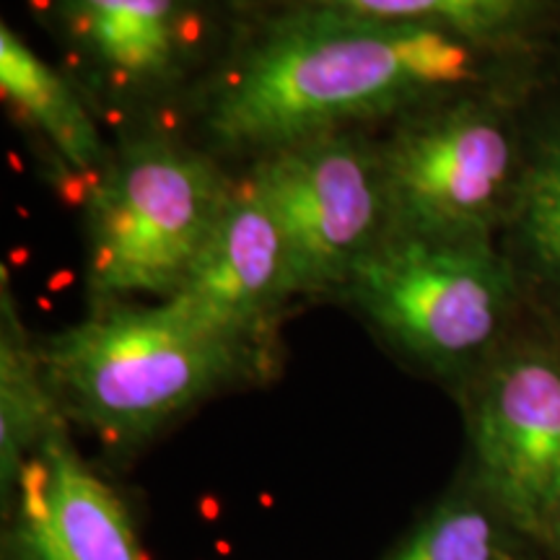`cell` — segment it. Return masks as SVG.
<instances>
[{
	"mask_svg": "<svg viewBox=\"0 0 560 560\" xmlns=\"http://www.w3.org/2000/svg\"><path fill=\"white\" fill-rule=\"evenodd\" d=\"M0 86L68 166L94 174V179L107 170V151L86 104L66 75L47 66L9 26L0 32Z\"/></svg>",
	"mask_w": 560,
	"mask_h": 560,
	"instance_id": "cell-11",
	"label": "cell"
},
{
	"mask_svg": "<svg viewBox=\"0 0 560 560\" xmlns=\"http://www.w3.org/2000/svg\"><path fill=\"white\" fill-rule=\"evenodd\" d=\"M392 24L436 26L478 45L516 37L535 19L540 0H280Z\"/></svg>",
	"mask_w": 560,
	"mask_h": 560,
	"instance_id": "cell-13",
	"label": "cell"
},
{
	"mask_svg": "<svg viewBox=\"0 0 560 560\" xmlns=\"http://www.w3.org/2000/svg\"><path fill=\"white\" fill-rule=\"evenodd\" d=\"M470 436L482 499L548 542L560 516V363L537 350L495 363L475 395Z\"/></svg>",
	"mask_w": 560,
	"mask_h": 560,
	"instance_id": "cell-7",
	"label": "cell"
},
{
	"mask_svg": "<svg viewBox=\"0 0 560 560\" xmlns=\"http://www.w3.org/2000/svg\"><path fill=\"white\" fill-rule=\"evenodd\" d=\"M50 16L109 100H140L174 86L202 37L192 0H50Z\"/></svg>",
	"mask_w": 560,
	"mask_h": 560,
	"instance_id": "cell-10",
	"label": "cell"
},
{
	"mask_svg": "<svg viewBox=\"0 0 560 560\" xmlns=\"http://www.w3.org/2000/svg\"><path fill=\"white\" fill-rule=\"evenodd\" d=\"M552 548H558L560 550V516H558V522H556V529H552V535H550V540H548Z\"/></svg>",
	"mask_w": 560,
	"mask_h": 560,
	"instance_id": "cell-16",
	"label": "cell"
},
{
	"mask_svg": "<svg viewBox=\"0 0 560 560\" xmlns=\"http://www.w3.org/2000/svg\"><path fill=\"white\" fill-rule=\"evenodd\" d=\"M522 229L529 249L560 283V136L542 145L522 185Z\"/></svg>",
	"mask_w": 560,
	"mask_h": 560,
	"instance_id": "cell-15",
	"label": "cell"
},
{
	"mask_svg": "<svg viewBox=\"0 0 560 560\" xmlns=\"http://www.w3.org/2000/svg\"><path fill=\"white\" fill-rule=\"evenodd\" d=\"M475 75V45L420 24L280 5L231 62L208 109L221 145L276 151L423 107Z\"/></svg>",
	"mask_w": 560,
	"mask_h": 560,
	"instance_id": "cell-1",
	"label": "cell"
},
{
	"mask_svg": "<svg viewBox=\"0 0 560 560\" xmlns=\"http://www.w3.org/2000/svg\"><path fill=\"white\" fill-rule=\"evenodd\" d=\"M55 392L47 382L39 346L21 327L16 306L3 296L0 327V493H11L21 470L50 441L66 431Z\"/></svg>",
	"mask_w": 560,
	"mask_h": 560,
	"instance_id": "cell-12",
	"label": "cell"
},
{
	"mask_svg": "<svg viewBox=\"0 0 560 560\" xmlns=\"http://www.w3.org/2000/svg\"><path fill=\"white\" fill-rule=\"evenodd\" d=\"M291 296L296 291L283 234L247 174L231 185L219 221L172 301L231 338L272 350L278 312Z\"/></svg>",
	"mask_w": 560,
	"mask_h": 560,
	"instance_id": "cell-8",
	"label": "cell"
},
{
	"mask_svg": "<svg viewBox=\"0 0 560 560\" xmlns=\"http://www.w3.org/2000/svg\"><path fill=\"white\" fill-rule=\"evenodd\" d=\"M249 174L283 234L296 296L346 289L389 234L382 153L346 130L262 153Z\"/></svg>",
	"mask_w": 560,
	"mask_h": 560,
	"instance_id": "cell-5",
	"label": "cell"
},
{
	"mask_svg": "<svg viewBox=\"0 0 560 560\" xmlns=\"http://www.w3.org/2000/svg\"><path fill=\"white\" fill-rule=\"evenodd\" d=\"M380 153L389 234L486 242L514 172V140L493 112L452 104L412 115Z\"/></svg>",
	"mask_w": 560,
	"mask_h": 560,
	"instance_id": "cell-6",
	"label": "cell"
},
{
	"mask_svg": "<svg viewBox=\"0 0 560 560\" xmlns=\"http://www.w3.org/2000/svg\"><path fill=\"white\" fill-rule=\"evenodd\" d=\"M503 524L482 495L452 493L384 560H509L503 552Z\"/></svg>",
	"mask_w": 560,
	"mask_h": 560,
	"instance_id": "cell-14",
	"label": "cell"
},
{
	"mask_svg": "<svg viewBox=\"0 0 560 560\" xmlns=\"http://www.w3.org/2000/svg\"><path fill=\"white\" fill-rule=\"evenodd\" d=\"M234 182L166 138L130 143L94 179L86 202V280L100 306L172 299L219 221Z\"/></svg>",
	"mask_w": 560,
	"mask_h": 560,
	"instance_id": "cell-3",
	"label": "cell"
},
{
	"mask_svg": "<svg viewBox=\"0 0 560 560\" xmlns=\"http://www.w3.org/2000/svg\"><path fill=\"white\" fill-rule=\"evenodd\" d=\"M348 296L402 353L454 371L501 330L509 280L486 242H436L387 234L355 268Z\"/></svg>",
	"mask_w": 560,
	"mask_h": 560,
	"instance_id": "cell-4",
	"label": "cell"
},
{
	"mask_svg": "<svg viewBox=\"0 0 560 560\" xmlns=\"http://www.w3.org/2000/svg\"><path fill=\"white\" fill-rule=\"evenodd\" d=\"M272 350L215 330L172 299L109 304L39 346L62 416L120 450L221 389L260 380Z\"/></svg>",
	"mask_w": 560,
	"mask_h": 560,
	"instance_id": "cell-2",
	"label": "cell"
},
{
	"mask_svg": "<svg viewBox=\"0 0 560 560\" xmlns=\"http://www.w3.org/2000/svg\"><path fill=\"white\" fill-rule=\"evenodd\" d=\"M3 560H149L115 488L55 433L3 499Z\"/></svg>",
	"mask_w": 560,
	"mask_h": 560,
	"instance_id": "cell-9",
	"label": "cell"
}]
</instances>
